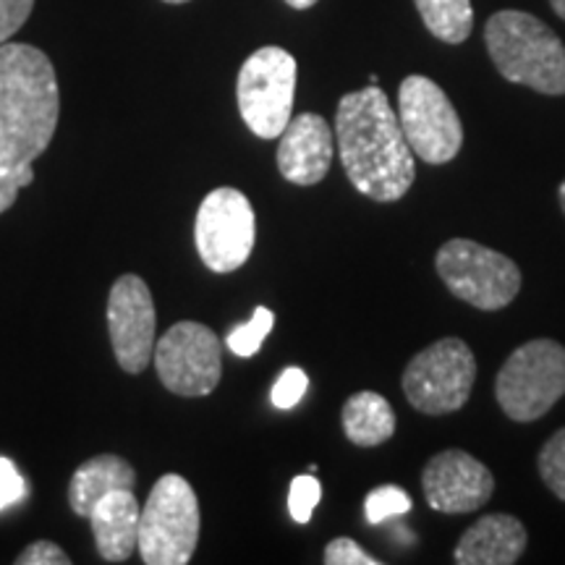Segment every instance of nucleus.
<instances>
[{
    "label": "nucleus",
    "instance_id": "nucleus-8",
    "mask_svg": "<svg viewBox=\"0 0 565 565\" xmlns=\"http://www.w3.org/2000/svg\"><path fill=\"white\" fill-rule=\"evenodd\" d=\"M477 383L475 351L461 338H440L416 353L404 372L406 401L429 416L466 406Z\"/></svg>",
    "mask_w": 565,
    "mask_h": 565
},
{
    "label": "nucleus",
    "instance_id": "nucleus-27",
    "mask_svg": "<svg viewBox=\"0 0 565 565\" xmlns=\"http://www.w3.org/2000/svg\"><path fill=\"white\" fill-rule=\"evenodd\" d=\"M71 557L55 542L38 540L26 545L17 557V565H68Z\"/></svg>",
    "mask_w": 565,
    "mask_h": 565
},
{
    "label": "nucleus",
    "instance_id": "nucleus-28",
    "mask_svg": "<svg viewBox=\"0 0 565 565\" xmlns=\"http://www.w3.org/2000/svg\"><path fill=\"white\" fill-rule=\"evenodd\" d=\"M24 494V479L9 458H0V511L17 503Z\"/></svg>",
    "mask_w": 565,
    "mask_h": 565
},
{
    "label": "nucleus",
    "instance_id": "nucleus-3",
    "mask_svg": "<svg viewBox=\"0 0 565 565\" xmlns=\"http://www.w3.org/2000/svg\"><path fill=\"white\" fill-rule=\"evenodd\" d=\"M484 42L503 79L540 95H565V45L545 21L526 11H498L487 21Z\"/></svg>",
    "mask_w": 565,
    "mask_h": 565
},
{
    "label": "nucleus",
    "instance_id": "nucleus-25",
    "mask_svg": "<svg viewBox=\"0 0 565 565\" xmlns=\"http://www.w3.org/2000/svg\"><path fill=\"white\" fill-rule=\"evenodd\" d=\"M322 561L328 565H380L377 557L366 553L362 545H356L351 536H338V540L330 542L324 547Z\"/></svg>",
    "mask_w": 565,
    "mask_h": 565
},
{
    "label": "nucleus",
    "instance_id": "nucleus-23",
    "mask_svg": "<svg viewBox=\"0 0 565 565\" xmlns=\"http://www.w3.org/2000/svg\"><path fill=\"white\" fill-rule=\"evenodd\" d=\"M322 498V484L315 475H301L291 482V492H288V511L296 524H309L317 503Z\"/></svg>",
    "mask_w": 565,
    "mask_h": 565
},
{
    "label": "nucleus",
    "instance_id": "nucleus-26",
    "mask_svg": "<svg viewBox=\"0 0 565 565\" xmlns=\"http://www.w3.org/2000/svg\"><path fill=\"white\" fill-rule=\"evenodd\" d=\"M34 0H0V45L11 42L26 19L32 17Z\"/></svg>",
    "mask_w": 565,
    "mask_h": 565
},
{
    "label": "nucleus",
    "instance_id": "nucleus-11",
    "mask_svg": "<svg viewBox=\"0 0 565 565\" xmlns=\"http://www.w3.org/2000/svg\"><path fill=\"white\" fill-rule=\"evenodd\" d=\"M152 359L166 391L183 398L210 395L223 377V343L202 322H175L154 343Z\"/></svg>",
    "mask_w": 565,
    "mask_h": 565
},
{
    "label": "nucleus",
    "instance_id": "nucleus-6",
    "mask_svg": "<svg viewBox=\"0 0 565 565\" xmlns=\"http://www.w3.org/2000/svg\"><path fill=\"white\" fill-rule=\"evenodd\" d=\"M437 275L448 291L482 312H498L521 291V270L505 254L471 238H450L435 257Z\"/></svg>",
    "mask_w": 565,
    "mask_h": 565
},
{
    "label": "nucleus",
    "instance_id": "nucleus-14",
    "mask_svg": "<svg viewBox=\"0 0 565 565\" xmlns=\"http://www.w3.org/2000/svg\"><path fill=\"white\" fill-rule=\"evenodd\" d=\"M278 171L296 186H315L333 166V129L320 113H301L288 121L278 145Z\"/></svg>",
    "mask_w": 565,
    "mask_h": 565
},
{
    "label": "nucleus",
    "instance_id": "nucleus-10",
    "mask_svg": "<svg viewBox=\"0 0 565 565\" xmlns=\"http://www.w3.org/2000/svg\"><path fill=\"white\" fill-rule=\"evenodd\" d=\"M257 238L254 207L244 192L221 186L200 204L194 221V244L207 270L228 275L249 263Z\"/></svg>",
    "mask_w": 565,
    "mask_h": 565
},
{
    "label": "nucleus",
    "instance_id": "nucleus-24",
    "mask_svg": "<svg viewBox=\"0 0 565 565\" xmlns=\"http://www.w3.org/2000/svg\"><path fill=\"white\" fill-rule=\"evenodd\" d=\"M307 387H309L307 372L299 370V366H286L273 385V393H270L273 406L282 408V412L299 406V401L307 395Z\"/></svg>",
    "mask_w": 565,
    "mask_h": 565
},
{
    "label": "nucleus",
    "instance_id": "nucleus-29",
    "mask_svg": "<svg viewBox=\"0 0 565 565\" xmlns=\"http://www.w3.org/2000/svg\"><path fill=\"white\" fill-rule=\"evenodd\" d=\"M286 3L291 6V9H296V11H303V9H312L317 0H286Z\"/></svg>",
    "mask_w": 565,
    "mask_h": 565
},
{
    "label": "nucleus",
    "instance_id": "nucleus-4",
    "mask_svg": "<svg viewBox=\"0 0 565 565\" xmlns=\"http://www.w3.org/2000/svg\"><path fill=\"white\" fill-rule=\"evenodd\" d=\"M200 500L179 475L154 482L139 521L137 550L147 565H186L200 542Z\"/></svg>",
    "mask_w": 565,
    "mask_h": 565
},
{
    "label": "nucleus",
    "instance_id": "nucleus-22",
    "mask_svg": "<svg viewBox=\"0 0 565 565\" xmlns=\"http://www.w3.org/2000/svg\"><path fill=\"white\" fill-rule=\"evenodd\" d=\"M536 466H540L542 482L550 487V492L557 500L565 503V427L557 429L545 443V448L540 450V458H536Z\"/></svg>",
    "mask_w": 565,
    "mask_h": 565
},
{
    "label": "nucleus",
    "instance_id": "nucleus-17",
    "mask_svg": "<svg viewBox=\"0 0 565 565\" xmlns=\"http://www.w3.org/2000/svg\"><path fill=\"white\" fill-rule=\"evenodd\" d=\"M134 484H137V471L126 458L116 454L95 456L84 461L71 477L68 505L76 515L89 519L97 500H103L113 490H134Z\"/></svg>",
    "mask_w": 565,
    "mask_h": 565
},
{
    "label": "nucleus",
    "instance_id": "nucleus-7",
    "mask_svg": "<svg viewBox=\"0 0 565 565\" xmlns=\"http://www.w3.org/2000/svg\"><path fill=\"white\" fill-rule=\"evenodd\" d=\"M238 113L259 139H275L294 118L296 58L278 45H265L244 61L236 82Z\"/></svg>",
    "mask_w": 565,
    "mask_h": 565
},
{
    "label": "nucleus",
    "instance_id": "nucleus-16",
    "mask_svg": "<svg viewBox=\"0 0 565 565\" xmlns=\"http://www.w3.org/2000/svg\"><path fill=\"white\" fill-rule=\"evenodd\" d=\"M141 508L131 490H113L92 508L89 524L97 555L105 563H126L139 542Z\"/></svg>",
    "mask_w": 565,
    "mask_h": 565
},
{
    "label": "nucleus",
    "instance_id": "nucleus-18",
    "mask_svg": "<svg viewBox=\"0 0 565 565\" xmlns=\"http://www.w3.org/2000/svg\"><path fill=\"white\" fill-rule=\"evenodd\" d=\"M343 433L356 448H377L395 435V412L385 395L353 393L341 412Z\"/></svg>",
    "mask_w": 565,
    "mask_h": 565
},
{
    "label": "nucleus",
    "instance_id": "nucleus-9",
    "mask_svg": "<svg viewBox=\"0 0 565 565\" xmlns=\"http://www.w3.org/2000/svg\"><path fill=\"white\" fill-rule=\"evenodd\" d=\"M398 121L414 158L445 166L461 152L463 124L440 84L412 74L398 89Z\"/></svg>",
    "mask_w": 565,
    "mask_h": 565
},
{
    "label": "nucleus",
    "instance_id": "nucleus-31",
    "mask_svg": "<svg viewBox=\"0 0 565 565\" xmlns=\"http://www.w3.org/2000/svg\"><path fill=\"white\" fill-rule=\"evenodd\" d=\"M557 200H561V207L565 212V181L561 183V189H557Z\"/></svg>",
    "mask_w": 565,
    "mask_h": 565
},
{
    "label": "nucleus",
    "instance_id": "nucleus-15",
    "mask_svg": "<svg viewBox=\"0 0 565 565\" xmlns=\"http://www.w3.org/2000/svg\"><path fill=\"white\" fill-rule=\"evenodd\" d=\"M529 534L511 513H490L475 521L458 540V565H513L524 555Z\"/></svg>",
    "mask_w": 565,
    "mask_h": 565
},
{
    "label": "nucleus",
    "instance_id": "nucleus-2",
    "mask_svg": "<svg viewBox=\"0 0 565 565\" xmlns=\"http://www.w3.org/2000/svg\"><path fill=\"white\" fill-rule=\"evenodd\" d=\"M335 141L356 192L374 202H398L416 179L414 152L398 113L380 84L349 92L335 110Z\"/></svg>",
    "mask_w": 565,
    "mask_h": 565
},
{
    "label": "nucleus",
    "instance_id": "nucleus-20",
    "mask_svg": "<svg viewBox=\"0 0 565 565\" xmlns=\"http://www.w3.org/2000/svg\"><path fill=\"white\" fill-rule=\"evenodd\" d=\"M273 324H275L273 309L257 307V309H254L249 322H242L238 328L231 330L228 338H225V345H228L231 353H236V356L249 359L259 349H263L265 338L273 333Z\"/></svg>",
    "mask_w": 565,
    "mask_h": 565
},
{
    "label": "nucleus",
    "instance_id": "nucleus-1",
    "mask_svg": "<svg viewBox=\"0 0 565 565\" xmlns=\"http://www.w3.org/2000/svg\"><path fill=\"white\" fill-rule=\"evenodd\" d=\"M61 118L53 61L26 42L0 45V215L34 181V160L51 147Z\"/></svg>",
    "mask_w": 565,
    "mask_h": 565
},
{
    "label": "nucleus",
    "instance_id": "nucleus-21",
    "mask_svg": "<svg viewBox=\"0 0 565 565\" xmlns=\"http://www.w3.org/2000/svg\"><path fill=\"white\" fill-rule=\"evenodd\" d=\"M412 511V498L404 487L398 484H383L374 487V490L366 494L364 500V513L370 524H385L387 519H398V515H406Z\"/></svg>",
    "mask_w": 565,
    "mask_h": 565
},
{
    "label": "nucleus",
    "instance_id": "nucleus-30",
    "mask_svg": "<svg viewBox=\"0 0 565 565\" xmlns=\"http://www.w3.org/2000/svg\"><path fill=\"white\" fill-rule=\"evenodd\" d=\"M550 6H553V11L565 21V0H550Z\"/></svg>",
    "mask_w": 565,
    "mask_h": 565
},
{
    "label": "nucleus",
    "instance_id": "nucleus-12",
    "mask_svg": "<svg viewBox=\"0 0 565 565\" xmlns=\"http://www.w3.org/2000/svg\"><path fill=\"white\" fill-rule=\"evenodd\" d=\"M154 301L139 275L126 273L108 294V335L116 362L124 372L139 374L154 356Z\"/></svg>",
    "mask_w": 565,
    "mask_h": 565
},
{
    "label": "nucleus",
    "instance_id": "nucleus-19",
    "mask_svg": "<svg viewBox=\"0 0 565 565\" xmlns=\"http://www.w3.org/2000/svg\"><path fill=\"white\" fill-rule=\"evenodd\" d=\"M429 32L448 45H461L475 30L471 0H414Z\"/></svg>",
    "mask_w": 565,
    "mask_h": 565
},
{
    "label": "nucleus",
    "instance_id": "nucleus-5",
    "mask_svg": "<svg viewBox=\"0 0 565 565\" xmlns=\"http://www.w3.org/2000/svg\"><path fill=\"white\" fill-rule=\"evenodd\" d=\"M565 395V345L536 338L519 345L494 380V398L508 419L534 422Z\"/></svg>",
    "mask_w": 565,
    "mask_h": 565
},
{
    "label": "nucleus",
    "instance_id": "nucleus-13",
    "mask_svg": "<svg viewBox=\"0 0 565 565\" xmlns=\"http://www.w3.org/2000/svg\"><path fill=\"white\" fill-rule=\"evenodd\" d=\"M422 490L427 505L437 513H475L490 503L494 477L479 458L450 448L433 456L424 466Z\"/></svg>",
    "mask_w": 565,
    "mask_h": 565
},
{
    "label": "nucleus",
    "instance_id": "nucleus-32",
    "mask_svg": "<svg viewBox=\"0 0 565 565\" xmlns=\"http://www.w3.org/2000/svg\"><path fill=\"white\" fill-rule=\"evenodd\" d=\"M162 3H171V6H181V3H189V0H162Z\"/></svg>",
    "mask_w": 565,
    "mask_h": 565
}]
</instances>
